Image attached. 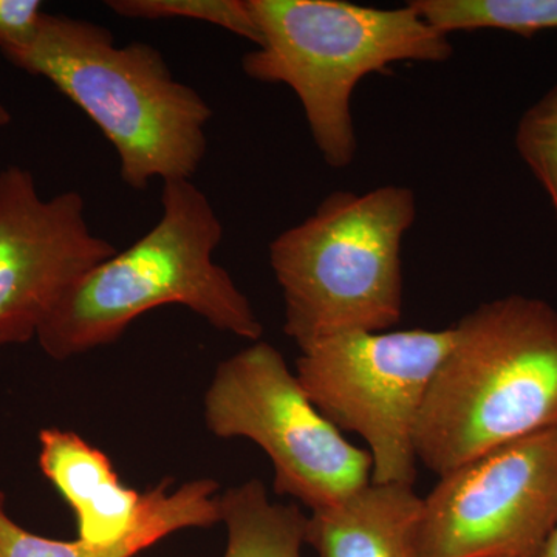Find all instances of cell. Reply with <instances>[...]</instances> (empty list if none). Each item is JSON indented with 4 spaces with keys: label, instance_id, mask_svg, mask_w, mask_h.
<instances>
[{
    "label": "cell",
    "instance_id": "1",
    "mask_svg": "<svg viewBox=\"0 0 557 557\" xmlns=\"http://www.w3.org/2000/svg\"><path fill=\"white\" fill-rule=\"evenodd\" d=\"M417 428L438 478L490 450L557 428V310L522 295L480 304L453 327Z\"/></svg>",
    "mask_w": 557,
    "mask_h": 557
},
{
    "label": "cell",
    "instance_id": "2",
    "mask_svg": "<svg viewBox=\"0 0 557 557\" xmlns=\"http://www.w3.org/2000/svg\"><path fill=\"white\" fill-rule=\"evenodd\" d=\"M222 239L208 197L190 180L164 182L157 225L81 276L36 339L50 358L64 361L115 343L150 310L183 306L219 332L260 341L263 325L251 302L212 259Z\"/></svg>",
    "mask_w": 557,
    "mask_h": 557
},
{
    "label": "cell",
    "instance_id": "3",
    "mask_svg": "<svg viewBox=\"0 0 557 557\" xmlns=\"http://www.w3.org/2000/svg\"><path fill=\"white\" fill-rule=\"evenodd\" d=\"M5 60L50 81L97 124L132 189L156 178L190 180L199 170L212 110L150 44L120 47L101 25L44 13L30 46Z\"/></svg>",
    "mask_w": 557,
    "mask_h": 557
},
{
    "label": "cell",
    "instance_id": "4",
    "mask_svg": "<svg viewBox=\"0 0 557 557\" xmlns=\"http://www.w3.org/2000/svg\"><path fill=\"white\" fill-rule=\"evenodd\" d=\"M260 33L242 58L248 78L284 84L302 106L311 138L333 170L357 157L351 97L359 83L397 62H445L449 36L410 3L376 9L343 0H248Z\"/></svg>",
    "mask_w": 557,
    "mask_h": 557
},
{
    "label": "cell",
    "instance_id": "5",
    "mask_svg": "<svg viewBox=\"0 0 557 557\" xmlns=\"http://www.w3.org/2000/svg\"><path fill=\"white\" fill-rule=\"evenodd\" d=\"M417 219L406 186L335 190L270 244L284 333L302 348L354 332H387L403 313L401 247Z\"/></svg>",
    "mask_w": 557,
    "mask_h": 557
},
{
    "label": "cell",
    "instance_id": "6",
    "mask_svg": "<svg viewBox=\"0 0 557 557\" xmlns=\"http://www.w3.org/2000/svg\"><path fill=\"white\" fill-rule=\"evenodd\" d=\"M453 339V327L354 332L300 350L299 383L333 426L364 440L370 482H416L418 420Z\"/></svg>",
    "mask_w": 557,
    "mask_h": 557
},
{
    "label": "cell",
    "instance_id": "7",
    "mask_svg": "<svg viewBox=\"0 0 557 557\" xmlns=\"http://www.w3.org/2000/svg\"><path fill=\"white\" fill-rule=\"evenodd\" d=\"M205 421L220 438H247L269 456L274 490L311 511L369 485L372 458L351 445L307 397L265 341L225 359L205 395Z\"/></svg>",
    "mask_w": 557,
    "mask_h": 557
},
{
    "label": "cell",
    "instance_id": "8",
    "mask_svg": "<svg viewBox=\"0 0 557 557\" xmlns=\"http://www.w3.org/2000/svg\"><path fill=\"white\" fill-rule=\"evenodd\" d=\"M557 522V428L490 450L423 498L418 557H539Z\"/></svg>",
    "mask_w": 557,
    "mask_h": 557
},
{
    "label": "cell",
    "instance_id": "9",
    "mask_svg": "<svg viewBox=\"0 0 557 557\" xmlns=\"http://www.w3.org/2000/svg\"><path fill=\"white\" fill-rule=\"evenodd\" d=\"M115 252L91 233L79 193L46 200L30 171H0V346L38 338L69 288Z\"/></svg>",
    "mask_w": 557,
    "mask_h": 557
},
{
    "label": "cell",
    "instance_id": "10",
    "mask_svg": "<svg viewBox=\"0 0 557 557\" xmlns=\"http://www.w3.org/2000/svg\"><path fill=\"white\" fill-rule=\"evenodd\" d=\"M39 445L40 471L75 511L79 541H123L141 518L145 494L124 486L109 457L75 432L44 429Z\"/></svg>",
    "mask_w": 557,
    "mask_h": 557
},
{
    "label": "cell",
    "instance_id": "11",
    "mask_svg": "<svg viewBox=\"0 0 557 557\" xmlns=\"http://www.w3.org/2000/svg\"><path fill=\"white\" fill-rule=\"evenodd\" d=\"M423 498L413 485L372 483L307 516L306 544L321 557H418Z\"/></svg>",
    "mask_w": 557,
    "mask_h": 557
},
{
    "label": "cell",
    "instance_id": "12",
    "mask_svg": "<svg viewBox=\"0 0 557 557\" xmlns=\"http://www.w3.org/2000/svg\"><path fill=\"white\" fill-rule=\"evenodd\" d=\"M170 485V480H164L145 493L137 525L112 545H91L79 539L54 541L33 534L10 518L0 491V557H135L177 531L220 522L219 485L214 480H193L172 491Z\"/></svg>",
    "mask_w": 557,
    "mask_h": 557
},
{
    "label": "cell",
    "instance_id": "13",
    "mask_svg": "<svg viewBox=\"0 0 557 557\" xmlns=\"http://www.w3.org/2000/svg\"><path fill=\"white\" fill-rule=\"evenodd\" d=\"M219 507L231 556L302 557L307 516L296 505L273 504L260 480L220 494Z\"/></svg>",
    "mask_w": 557,
    "mask_h": 557
},
{
    "label": "cell",
    "instance_id": "14",
    "mask_svg": "<svg viewBox=\"0 0 557 557\" xmlns=\"http://www.w3.org/2000/svg\"><path fill=\"white\" fill-rule=\"evenodd\" d=\"M443 35L500 30L530 36L557 30V0H410Z\"/></svg>",
    "mask_w": 557,
    "mask_h": 557
},
{
    "label": "cell",
    "instance_id": "15",
    "mask_svg": "<svg viewBox=\"0 0 557 557\" xmlns=\"http://www.w3.org/2000/svg\"><path fill=\"white\" fill-rule=\"evenodd\" d=\"M113 13L126 20H193L225 28L259 46L260 33L248 0H110Z\"/></svg>",
    "mask_w": 557,
    "mask_h": 557
},
{
    "label": "cell",
    "instance_id": "16",
    "mask_svg": "<svg viewBox=\"0 0 557 557\" xmlns=\"http://www.w3.org/2000/svg\"><path fill=\"white\" fill-rule=\"evenodd\" d=\"M516 148L548 194L557 220V84L520 116Z\"/></svg>",
    "mask_w": 557,
    "mask_h": 557
},
{
    "label": "cell",
    "instance_id": "17",
    "mask_svg": "<svg viewBox=\"0 0 557 557\" xmlns=\"http://www.w3.org/2000/svg\"><path fill=\"white\" fill-rule=\"evenodd\" d=\"M39 0H0V53H16L30 46L42 21Z\"/></svg>",
    "mask_w": 557,
    "mask_h": 557
},
{
    "label": "cell",
    "instance_id": "18",
    "mask_svg": "<svg viewBox=\"0 0 557 557\" xmlns=\"http://www.w3.org/2000/svg\"><path fill=\"white\" fill-rule=\"evenodd\" d=\"M539 557H557V522Z\"/></svg>",
    "mask_w": 557,
    "mask_h": 557
},
{
    "label": "cell",
    "instance_id": "19",
    "mask_svg": "<svg viewBox=\"0 0 557 557\" xmlns=\"http://www.w3.org/2000/svg\"><path fill=\"white\" fill-rule=\"evenodd\" d=\"M10 121L11 113L9 112V109L0 102V127L7 126V124H10Z\"/></svg>",
    "mask_w": 557,
    "mask_h": 557
},
{
    "label": "cell",
    "instance_id": "20",
    "mask_svg": "<svg viewBox=\"0 0 557 557\" xmlns=\"http://www.w3.org/2000/svg\"><path fill=\"white\" fill-rule=\"evenodd\" d=\"M225 557H233L230 555V553H225Z\"/></svg>",
    "mask_w": 557,
    "mask_h": 557
}]
</instances>
